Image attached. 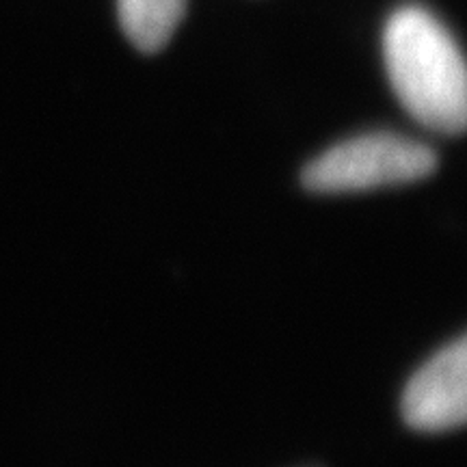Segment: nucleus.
I'll use <instances>...</instances> for the list:
<instances>
[{"label": "nucleus", "instance_id": "nucleus-1", "mask_svg": "<svg viewBox=\"0 0 467 467\" xmlns=\"http://www.w3.org/2000/svg\"><path fill=\"white\" fill-rule=\"evenodd\" d=\"M383 57L394 93L413 119L441 134L463 132V55L433 14L418 5L394 11L383 31Z\"/></svg>", "mask_w": 467, "mask_h": 467}, {"label": "nucleus", "instance_id": "nucleus-2", "mask_svg": "<svg viewBox=\"0 0 467 467\" xmlns=\"http://www.w3.org/2000/svg\"><path fill=\"white\" fill-rule=\"evenodd\" d=\"M435 169L437 154L429 145L392 132H372L337 143L307 162L301 184L312 192H359L418 182Z\"/></svg>", "mask_w": 467, "mask_h": 467}, {"label": "nucleus", "instance_id": "nucleus-3", "mask_svg": "<svg viewBox=\"0 0 467 467\" xmlns=\"http://www.w3.org/2000/svg\"><path fill=\"white\" fill-rule=\"evenodd\" d=\"M465 337L443 347L420 368L402 392L400 411L409 429L441 433L463 426L467 416Z\"/></svg>", "mask_w": 467, "mask_h": 467}, {"label": "nucleus", "instance_id": "nucleus-4", "mask_svg": "<svg viewBox=\"0 0 467 467\" xmlns=\"http://www.w3.org/2000/svg\"><path fill=\"white\" fill-rule=\"evenodd\" d=\"M186 0H117V16L134 48L154 55L182 22Z\"/></svg>", "mask_w": 467, "mask_h": 467}]
</instances>
